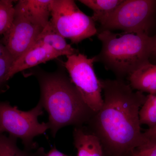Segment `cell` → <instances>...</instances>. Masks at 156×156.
<instances>
[{
    "label": "cell",
    "mask_w": 156,
    "mask_h": 156,
    "mask_svg": "<svg viewBox=\"0 0 156 156\" xmlns=\"http://www.w3.org/2000/svg\"><path fill=\"white\" fill-rule=\"evenodd\" d=\"M103 103L87 124L100 140L105 156H131L148 142L141 130L140 110L146 100L124 80H100Z\"/></svg>",
    "instance_id": "obj_1"
},
{
    "label": "cell",
    "mask_w": 156,
    "mask_h": 156,
    "mask_svg": "<svg viewBox=\"0 0 156 156\" xmlns=\"http://www.w3.org/2000/svg\"><path fill=\"white\" fill-rule=\"evenodd\" d=\"M34 75L41 89L39 102L48 112V123L53 137L66 126L87 125L95 114L63 71L53 73L38 71Z\"/></svg>",
    "instance_id": "obj_2"
},
{
    "label": "cell",
    "mask_w": 156,
    "mask_h": 156,
    "mask_svg": "<svg viewBox=\"0 0 156 156\" xmlns=\"http://www.w3.org/2000/svg\"><path fill=\"white\" fill-rule=\"evenodd\" d=\"M101 42L100 53L94 56L116 76L124 80L150 61L152 37L145 34H116L109 30L98 33Z\"/></svg>",
    "instance_id": "obj_3"
},
{
    "label": "cell",
    "mask_w": 156,
    "mask_h": 156,
    "mask_svg": "<svg viewBox=\"0 0 156 156\" xmlns=\"http://www.w3.org/2000/svg\"><path fill=\"white\" fill-rule=\"evenodd\" d=\"M40 102L28 111L20 110L8 101H0V134L7 132L9 136L22 141L24 149H39L34 140L36 136L44 134L49 129L48 123L39 122L38 118L44 113Z\"/></svg>",
    "instance_id": "obj_4"
},
{
    "label": "cell",
    "mask_w": 156,
    "mask_h": 156,
    "mask_svg": "<svg viewBox=\"0 0 156 156\" xmlns=\"http://www.w3.org/2000/svg\"><path fill=\"white\" fill-rule=\"evenodd\" d=\"M156 23V0H124L98 30H121L126 33L145 34Z\"/></svg>",
    "instance_id": "obj_5"
},
{
    "label": "cell",
    "mask_w": 156,
    "mask_h": 156,
    "mask_svg": "<svg viewBox=\"0 0 156 156\" xmlns=\"http://www.w3.org/2000/svg\"><path fill=\"white\" fill-rule=\"evenodd\" d=\"M50 21L54 30L77 44L98 34L92 17L81 11L73 0H52Z\"/></svg>",
    "instance_id": "obj_6"
},
{
    "label": "cell",
    "mask_w": 156,
    "mask_h": 156,
    "mask_svg": "<svg viewBox=\"0 0 156 156\" xmlns=\"http://www.w3.org/2000/svg\"><path fill=\"white\" fill-rule=\"evenodd\" d=\"M66 57L65 67L71 80L88 106L94 112H97L103 105V99L100 80L94 70L95 57L89 58L80 53Z\"/></svg>",
    "instance_id": "obj_7"
},
{
    "label": "cell",
    "mask_w": 156,
    "mask_h": 156,
    "mask_svg": "<svg viewBox=\"0 0 156 156\" xmlns=\"http://www.w3.org/2000/svg\"><path fill=\"white\" fill-rule=\"evenodd\" d=\"M44 29L15 11L11 26L3 35L2 42L16 60L35 44Z\"/></svg>",
    "instance_id": "obj_8"
},
{
    "label": "cell",
    "mask_w": 156,
    "mask_h": 156,
    "mask_svg": "<svg viewBox=\"0 0 156 156\" xmlns=\"http://www.w3.org/2000/svg\"><path fill=\"white\" fill-rule=\"evenodd\" d=\"M61 56L49 45L37 41L27 51L14 61L9 72V80L17 73Z\"/></svg>",
    "instance_id": "obj_9"
},
{
    "label": "cell",
    "mask_w": 156,
    "mask_h": 156,
    "mask_svg": "<svg viewBox=\"0 0 156 156\" xmlns=\"http://www.w3.org/2000/svg\"><path fill=\"white\" fill-rule=\"evenodd\" d=\"M73 137L77 156H106L100 140L87 126L75 127Z\"/></svg>",
    "instance_id": "obj_10"
},
{
    "label": "cell",
    "mask_w": 156,
    "mask_h": 156,
    "mask_svg": "<svg viewBox=\"0 0 156 156\" xmlns=\"http://www.w3.org/2000/svg\"><path fill=\"white\" fill-rule=\"evenodd\" d=\"M52 0H20L14 6L15 12L27 17L37 25L44 28L50 21Z\"/></svg>",
    "instance_id": "obj_11"
},
{
    "label": "cell",
    "mask_w": 156,
    "mask_h": 156,
    "mask_svg": "<svg viewBox=\"0 0 156 156\" xmlns=\"http://www.w3.org/2000/svg\"><path fill=\"white\" fill-rule=\"evenodd\" d=\"M132 89L149 94L156 93V64L149 62L128 77Z\"/></svg>",
    "instance_id": "obj_12"
},
{
    "label": "cell",
    "mask_w": 156,
    "mask_h": 156,
    "mask_svg": "<svg viewBox=\"0 0 156 156\" xmlns=\"http://www.w3.org/2000/svg\"><path fill=\"white\" fill-rule=\"evenodd\" d=\"M37 41L43 42L60 53L62 56H70L78 51L68 44L63 37L54 30L50 21L43 29Z\"/></svg>",
    "instance_id": "obj_13"
},
{
    "label": "cell",
    "mask_w": 156,
    "mask_h": 156,
    "mask_svg": "<svg viewBox=\"0 0 156 156\" xmlns=\"http://www.w3.org/2000/svg\"><path fill=\"white\" fill-rule=\"evenodd\" d=\"M124 0H80L79 2L93 11L95 22L102 24L123 2Z\"/></svg>",
    "instance_id": "obj_14"
},
{
    "label": "cell",
    "mask_w": 156,
    "mask_h": 156,
    "mask_svg": "<svg viewBox=\"0 0 156 156\" xmlns=\"http://www.w3.org/2000/svg\"><path fill=\"white\" fill-rule=\"evenodd\" d=\"M17 139L0 134V156H44L43 148L35 151L20 150L17 146Z\"/></svg>",
    "instance_id": "obj_15"
},
{
    "label": "cell",
    "mask_w": 156,
    "mask_h": 156,
    "mask_svg": "<svg viewBox=\"0 0 156 156\" xmlns=\"http://www.w3.org/2000/svg\"><path fill=\"white\" fill-rule=\"evenodd\" d=\"M140 125H146L148 128L156 125V93L149 94L140 110Z\"/></svg>",
    "instance_id": "obj_16"
},
{
    "label": "cell",
    "mask_w": 156,
    "mask_h": 156,
    "mask_svg": "<svg viewBox=\"0 0 156 156\" xmlns=\"http://www.w3.org/2000/svg\"><path fill=\"white\" fill-rule=\"evenodd\" d=\"M13 2L0 0V36L9 30L13 22L15 13Z\"/></svg>",
    "instance_id": "obj_17"
},
{
    "label": "cell",
    "mask_w": 156,
    "mask_h": 156,
    "mask_svg": "<svg viewBox=\"0 0 156 156\" xmlns=\"http://www.w3.org/2000/svg\"><path fill=\"white\" fill-rule=\"evenodd\" d=\"M14 61L10 53L0 57V93L3 92V87L9 80V72Z\"/></svg>",
    "instance_id": "obj_18"
},
{
    "label": "cell",
    "mask_w": 156,
    "mask_h": 156,
    "mask_svg": "<svg viewBox=\"0 0 156 156\" xmlns=\"http://www.w3.org/2000/svg\"><path fill=\"white\" fill-rule=\"evenodd\" d=\"M131 156H156V144L138 148Z\"/></svg>",
    "instance_id": "obj_19"
},
{
    "label": "cell",
    "mask_w": 156,
    "mask_h": 156,
    "mask_svg": "<svg viewBox=\"0 0 156 156\" xmlns=\"http://www.w3.org/2000/svg\"><path fill=\"white\" fill-rule=\"evenodd\" d=\"M143 133L148 142V145L156 144V125L148 128Z\"/></svg>",
    "instance_id": "obj_20"
},
{
    "label": "cell",
    "mask_w": 156,
    "mask_h": 156,
    "mask_svg": "<svg viewBox=\"0 0 156 156\" xmlns=\"http://www.w3.org/2000/svg\"><path fill=\"white\" fill-rule=\"evenodd\" d=\"M44 156H70L65 154L60 151H58L56 147L52 148L48 153L45 154Z\"/></svg>",
    "instance_id": "obj_21"
},
{
    "label": "cell",
    "mask_w": 156,
    "mask_h": 156,
    "mask_svg": "<svg viewBox=\"0 0 156 156\" xmlns=\"http://www.w3.org/2000/svg\"><path fill=\"white\" fill-rule=\"evenodd\" d=\"M152 37V49L150 58L154 59L156 62V34Z\"/></svg>",
    "instance_id": "obj_22"
},
{
    "label": "cell",
    "mask_w": 156,
    "mask_h": 156,
    "mask_svg": "<svg viewBox=\"0 0 156 156\" xmlns=\"http://www.w3.org/2000/svg\"><path fill=\"white\" fill-rule=\"evenodd\" d=\"M9 53L2 41H0V57Z\"/></svg>",
    "instance_id": "obj_23"
}]
</instances>
